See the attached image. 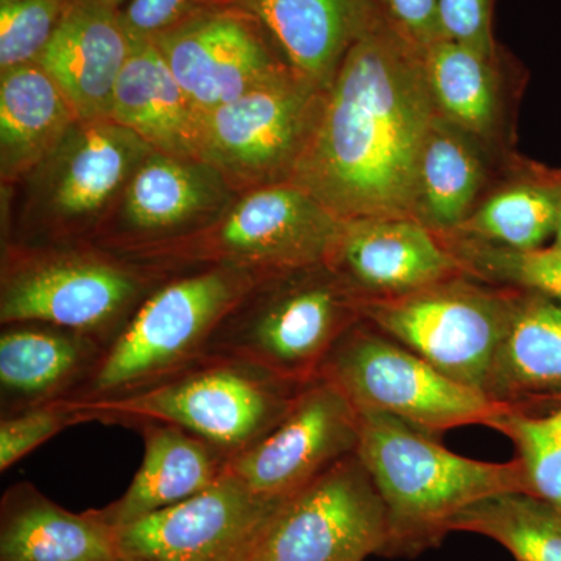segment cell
<instances>
[{"label": "cell", "mask_w": 561, "mask_h": 561, "mask_svg": "<svg viewBox=\"0 0 561 561\" xmlns=\"http://www.w3.org/2000/svg\"><path fill=\"white\" fill-rule=\"evenodd\" d=\"M232 0H130L122 10V20L131 38L154 39L191 18Z\"/></svg>", "instance_id": "obj_34"}, {"label": "cell", "mask_w": 561, "mask_h": 561, "mask_svg": "<svg viewBox=\"0 0 561 561\" xmlns=\"http://www.w3.org/2000/svg\"><path fill=\"white\" fill-rule=\"evenodd\" d=\"M84 423L68 401L50 402L2 416L0 420V471L5 472L27 454L61 431Z\"/></svg>", "instance_id": "obj_32"}, {"label": "cell", "mask_w": 561, "mask_h": 561, "mask_svg": "<svg viewBox=\"0 0 561 561\" xmlns=\"http://www.w3.org/2000/svg\"><path fill=\"white\" fill-rule=\"evenodd\" d=\"M302 79L327 91L351 46L378 16L375 0H232Z\"/></svg>", "instance_id": "obj_20"}, {"label": "cell", "mask_w": 561, "mask_h": 561, "mask_svg": "<svg viewBox=\"0 0 561 561\" xmlns=\"http://www.w3.org/2000/svg\"><path fill=\"white\" fill-rule=\"evenodd\" d=\"M241 268L175 273L140 302L70 401L110 400L171 378L208 354L221 321L262 278Z\"/></svg>", "instance_id": "obj_5"}, {"label": "cell", "mask_w": 561, "mask_h": 561, "mask_svg": "<svg viewBox=\"0 0 561 561\" xmlns=\"http://www.w3.org/2000/svg\"><path fill=\"white\" fill-rule=\"evenodd\" d=\"M324 91L284 69L203 116L201 160L232 191L290 180L308 146Z\"/></svg>", "instance_id": "obj_11"}, {"label": "cell", "mask_w": 561, "mask_h": 561, "mask_svg": "<svg viewBox=\"0 0 561 561\" xmlns=\"http://www.w3.org/2000/svg\"><path fill=\"white\" fill-rule=\"evenodd\" d=\"M359 412L330 379L306 383L283 420L228 471L260 500L280 505L321 472L356 453Z\"/></svg>", "instance_id": "obj_13"}, {"label": "cell", "mask_w": 561, "mask_h": 561, "mask_svg": "<svg viewBox=\"0 0 561 561\" xmlns=\"http://www.w3.org/2000/svg\"><path fill=\"white\" fill-rule=\"evenodd\" d=\"M389 546L386 504L353 453L276 508L250 559L364 561Z\"/></svg>", "instance_id": "obj_12"}, {"label": "cell", "mask_w": 561, "mask_h": 561, "mask_svg": "<svg viewBox=\"0 0 561 561\" xmlns=\"http://www.w3.org/2000/svg\"><path fill=\"white\" fill-rule=\"evenodd\" d=\"M493 58L494 55L489 57L449 39L435 41L423 50L435 105L461 130L483 135L493 125L496 114Z\"/></svg>", "instance_id": "obj_27"}, {"label": "cell", "mask_w": 561, "mask_h": 561, "mask_svg": "<svg viewBox=\"0 0 561 561\" xmlns=\"http://www.w3.org/2000/svg\"><path fill=\"white\" fill-rule=\"evenodd\" d=\"M357 321L359 297L330 265L271 273L221 321L208 354L249 362L305 386L319 378L331 351Z\"/></svg>", "instance_id": "obj_6"}, {"label": "cell", "mask_w": 561, "mask_h": 561, "mask_svg": "<svg viewBox=\"0 0 561 561\" xmlns=\"http://www.w3.org/2000/svg\"><path fill=\"white\" fill-rule=\"evenodd\" d=\"M278 507L254 496L227 471L190 500L117 529L121 557L133 561L250 559Z\"/></svg>", "instance_id": "obj_15"}, {"label": "cell", "mask_w": 561, "mask_h": 561, "mask_svg": "<svg viewBox=\"0 0 561 561\" xmlns=\"http://www.w3.org/2000/svg\"><path fill=\"white\" fill-rule=\"evenodd\" d=\"M435 121L423 50L378 11L324 91L289 181L343 221L413 219Z\"/></svg>", "instance_id": "obj_1"}, {"label": "cell", "mask_w": 561, "mask_h": 561, "mask_svg": "<svg viewBox=\"0 0 561 561\" xmlns=\"http://www.w3.org/2000/svg\"><path fill=\"white\" fill-rule=\"evenodd\" d=\"M512 295L456 276L397 297L359 298V313L449 378L486 393Z\"/></svg>", "instance_id": "obj_10"}, {"label": "cell", "mask_w": 561, "mask_h": 561, "mask_svg": "<svg viewBox=\"0 0 561 561\" xmlns=\"http://www.w3.org/2000/svg\"><path fill=\"white\" fill-rule=\"evenodd\" d=\"M119 557L117 529L101 512L66 511L27 482L3 494L0 561H114Z\"/></svg>", "instance_id": "obj_22"}, {"label": "cell", "mask_w": 561, "mask_h": 561, "mask_svg": "<svg viewBox=\"0 0 561 561\" xmlns=\"http://www.w3.org/2000/svg\"><path fill=\"white\" fill-rule=\"evenodd\" d=\"M481 272L511 280L524 289L541 291L561 301V249L490 250L476 254Z\"/></svg>", "instance_id": "obj_33"}, {"label": "cell", "mask_w": 561, "mask_h": 561, "mask_svg": "<svg viewBox=\"0 0 561 561\" xmlns=\"http://www.w3.org/2000/svg\"><path fill=\"white\" fill-rule=\"evenodd\" d=\"M138 430L144 437L139 470L119 500L99 511L116 529L208 489L228 471L231 460L172 424L144 423Z\"/></svg>", "instance_id": "obj_23"}, {"label": "cell", "mask_w": 561, "mask_h": 561, "mask_svg": "<svg viewBox=\"0 0 561 561\" xmlns=\"http://www.w3.org/2000/svg\"><path fill=\"white\" fill-rule=\"evenodd\" d=\"M111 121L154 151L201 160L203 116L153 39L133 38L130 57L114 92Z\"/></svg>", "instance_id": "obj_21"}, {"label": "cell", "mask_w": 561, "mask_h": 561, "mask_svg": "<svg viewBox=\"0 0 561 561\" xmlns=\"http://www.w3.org/2000/svg\"><path fill=\"white\" fill-rule=\"evenodd\" d=\"M79 119L38 62L0 70V173L22 181Z\"/></svg>", "instance_id": "obj_25"}, {"label": "cell", "mask_w": 561, "mask_h": 561, "mask_svg": "<svg viewBox=\"0 0 561 561\" xmlns=\"http://www.w3.org/2000/svg\"><path fill=\"white\" fill-rule=\"evenodd\" d=\"M114 561H133V560L125 559V557H119V559L114 560Z\"/></svg>", "instance_id": "obj_39"}, {"label": "cell", "mask_w": 561, "mask_h": 561, "mask_svg": "<svg viewBox=\"0 0 561 561\" xmlns=\"http://www.w3.org/2000/svg\"><path fill=\"white\" fill-rule=\"evenodd\" d=\"M232 194L208 162L151 151L122 192L119 213L91 243L133 254L186 238L219 220Z\"/></svg>", "instance_id": "obj_14"}, {"label": "cell", "mask_w": 561, "mask_h": 561, "mask_svg": "<svg viewBox=\"0 0 561 561\" xmlns=\"http://www.w3.org/2000/svg\"><path fill=\"white\" fill-rule=\"evenodd\" d=\"M481 164L467 140L435 121L421 157L419 213L432 227L451 230L467 221L479 184Z\"/></svg>", "instance_id": "obj_28"}, {"label": "cell", "mask_w": 561, "mask_h": 561, "mask_svg": "<svg viewBox=\"0 0 561 561\" xmlns=\"http://www.w3.org/2000/svg\"><path fill=\"white\" fill-rule=\"evenodd\" d=\"M328 265L359 298L411 294L461 272V262L415 219L346 220Z\"/></svg>", "instance_id": "obj_17"}, {"label": "cell", "mask_w": 561, "mask_h": 561, "mask_svg": "<svg viewBox=\"0 0 561 561\" xmlns=\"http://www.w3.org/2000/svg\"><path fill=\"white\" fill-rule=\"evenodd\" d=\"M448 531L500 542L518 561H561V508L534 494H494L454 516Z\"/></svg>", "instance_id": "obj_26"}, {"label": "cell", "mask_w": 561, "mask_h": 561, "mask_svg": "<svg viewBox=\"0 0 561 561\" xmlns=\"http://www.w3.org/2000/svg\"><path fill=\"white\" fill-rule=\"evenodd\" d=\"M106 346L81 332L24 321L0 332V412L11 415L70 400L98 368Z\"/></svg>", "instance_id": "obj_19"}, {"label": "cell", "mask_w": 561, "mask_h": 561, "mask_svg": "<svg viewBox=\"0 0 561 561\" xmlns=\"http://www.w3.org/2000/svg\"><path fill=\"white\" fill-rule=\"evenodd\" d=\"M489 427L515 443L526 476L527 494L561 508V405L545 415L511 405L491 420Z\"/></svg>", "instance_id": "obj_30"}, {"label": "cell", "mask_w": 561, "mask_h": 561, "mask_svg": "<svg viewBox=\"0 0 561 561\" xmlns=\"http://www.w3.org/2000/svg\"><path fill=\"white\" fill-rule=\"evenodd\" d=\"M169 273L91 242L3 251L0 324H54L108 346Z\"/></svg>", "instance_id": "obj_3"}, {"label": "cell", "mask_w": 561, "mask_h": 561, "mask_svg": "<svg viewBox=\"0 0 561 561\" xmlns=\"http://www.w3.org/2000/svg\"><path fill=\"white\" fill-rule=\"evenodd\" d=\"M557 247L561 249V214L559 219V225H557Z\"/></svg>", "instance_id": "obj_38"}, {"label": "cell", "mask_w": 561, "mask_h": 561, "mask_svg": "<svg viewBox=\"0 0 561 561\" xmlns=\"http://www.w3.org/2000/svg\"><path fill=\"white\" fill-rule=\"evenodd\" d=\"M66 5H73V3H92V5L111 7V9H121L124 0H62Z\"/></svg>", "instance_id": "obj_37"}, {"label": "cell", "mask_w": 561, "mask_h": 561, "mask_svg": "<svg viewBox=\"0 0 561 561\" xmlns=\"http://www.w3.org/2000/svg\"><path fill=\"white\" fill-rule=\"evenodd\" d=\"M561 214V190L519 186L491 197L461 227L505 250L540 249L557 231Z\"/></svg>", "instance_id": "obj_29"}, {"label": "cell", "mask_w": 561, "mask_h": 561, "mask_svg": "<svg viewBox=\"0 0 561 561\" xmlns=\"http://www.w3.org/2000/svg\"><path fill=\"white\" fill-rule=\"evenodd\" d=\"M493 0H438L442 38L493 57Z\"/></svg>", "instance_id": "obj_35"}, {"label": "cell", "mask_w": 561, "mask_h": 561, "mask_svg": "<svg viewBox=\"0 0 561 561\" xmlns=\"http://www.w3.org/2000/svg\"><path fill=\"white\" fill-rule=\"evenodd\" d=\"M154 151L114 121H77L24 180L18 245L92 242L106 209Z\"/></svg>", "instance_id": "obj_8"}, {"label": "cell", "mask_w": 561, "mask_h": 561, "mask_svg": "<svg viewBox=\"0 0 561 561\" xmlns=\"http://www.w3.org/2000/svg\"><path fill=\"white\" fill-rule=\"evenodd\" d=\"M66 7L62 0H0V70L38 62Z\"/></svg>", "instance_id": "obj_31"}, {"label": "cell", "mask_w": 561, "mask_h": 561, "mask_svg": "<svg viewBox=\"0 0 561 561\" xmlns=\"http://www.w3.org/2000/svg\"><path fill=\"white\" fill-rule=\"evenodd\" d=\"M341 217L290 181L243 192L209 227L128 254L173 275L195 268H241L271 275L328 264Z\"/></svg>", "instance_id": "obj_7"}, {"label": "cell", "mask_w": 561, "mask_h": 561, "mask_svg": "<svg viewBox=\"0 0 561 561\" xmlns=\"http://www.w3.org/2000/svg\"><path fill=\"white\" fill-rule=\"evenodd\" d=\"M241 561H253V560H251V559H245V560H241Z\"/></svg>", "instance_id": "obj_40"}, {"label": "cell", "mask_w": 561, "mask_h": 561, "mask_svg": "<svg viewBox=\"0 0 561 561\" xmlns=\"http://www.w3.org/2000/svg\"><path fill=\"white\" fill-rule=\"evenodd\" d=\"M153 41L202 116L289 69L261 22L232 3L197 14Z\"/></svg>", "instance_id": "obj_16"}, {"label": "cell", "mask_w": 561, "mask_h": 561, "mask_svg": "<svg viewBox=\"0 0 561 561\" xmlns=\"http://www.w3.org/2000/svg\"><path fill=\"white\" fill-rule=\"evenodd\" d=\"M382 20L421 50L443 39L438 0H375Z\"/></svg>", "instance_id": "obj_36"}, {"label": "cell", "mask_w": 561, "mask_h": 561, "mask_svg": "<svg viewBox=\"0 0 561 561\" xmlns=\"http://www.w3.org/2000/svg\"><path fill=\"white\" fill-rule=\"evenodd\" d=\"M486 394L515 408L561 398V301L529 289L512 295Z\"/></svg>", "instance_id": "obj_24"}, {"label": "cell", "mask_w": 561, "mask_h": 561, "mask_svg": "<svg viewBox=\"0 0 561 561\" xmlns=\"http://www.w3.org/2000/svg\"><path fill=\"white\" fill-rule=\"evenodd\" d=\"M359 412L356 454L386 504L389 551L430 546L454 516L494 494L527 493L519 460L489 463L459 456L386 413Z\"/></svg>", "instance_id": "obj_2"}, {"label": "cell", "mask_w": 561, "mask_h": 561, "mask_svg": "<svg viewBox=\"0 0 561 561\" xmlns=\"http://www.w3.org/2000/svg\"><path fill=\"white\" fill-rule=\"evenodd\" d=\"M133 38L122 10L92 3L66 7L38 65L60 88L80 121H108Z\"/></svg>", "instance_id": "obj_18"}, {"label": "cell", "mask_w": 561, "mask_h": 561, "mask_svg": "<svg viewBox=\"0 0 561 561\" xmlns=\"http://www.w3.org/2000/svg\"><path fill=\"white\" fill-rule=\"evenodd\" d=\"M305 386L284 381L249 362L206 354L171 378L135 393L65 401L84 423L172 424L234 459L286 416Z\"/></svg>", "instance_id": "obj_4"}, {"label": "cell", "mask_w": 561, "mask_h": 561, "mask_svg": "<svg viewBox=\"0 0 561 561\" xmlns=\"http://www.w3.org/2000/svg\"><path fill=\"white\" fill-rule=\"evenodd\" d=\"M320 376L334 382L357 411L386 413L426 434L489 426L511 409L449 378L364 320L343 334Z\"/></svg>", "instance_id": "obj_9"}]
</instances>
